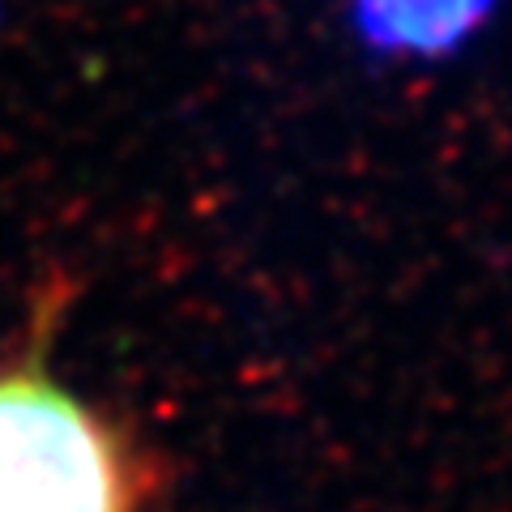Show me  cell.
Returning a JSON list of instances; mask_svg holds the SVG:
<instances>
[{"label": "cell", "instance_id": "cell-1", "mask_svg": "<svg viewBox=\"0 0 512 512\" xmlns=\"http://www.w3.org/2000/svg\"><path fill=\"white\" fill-rule=\"evenodd\" d=\"M128 448L43 372L0 376V512H133Z\"/></svg>", "mask_w": 512, "mask_h": 512}, {"label": "cell", "instance_id": "cell-2", "mask_svg": "<svg viewBox=\"0 0 512 512\" xmlns=\"http://www.w3.org/2000/svg\"><path fill=\"white\" fill-rule=\"evenodd\" d=\"M500 0H346V26L380 60H444L483 30Z\"/></svg>", "mask_w": 512, "mask_h": 512}]
</instances>
